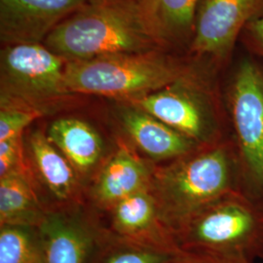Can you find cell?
Here are the masks:
<instances>
[{
  "label": "cell",
  "instance_id": "603a6c76",
  "mask_svg": "<svg viewBox=\"0 0 263 263\" xmlns=\"http://www.w3.org/2000/svg\"><path fill=\"white\" fill-rule=\"evenodd\" d=\"M169 261H170V260H169ZM169 261H168V262H167V263H169Z\"/></svg>",
  "mask_w": 263,
  "mask_h": 263
},
{
  "label": "cell",
  "instance_id": "7c38bea8",
  "mask_svg": "<svg viewBox=\"0 0 263 263\" xmlns=\"http://www.w3.org/2000/svg\"><path fill=\"white\" fill-rule=\"evenodd\" d=\"M148 172L143 163L121 147L105 165L95 187L97 198L105 204H116L132 194L146 190Z\"/></svg>",
  "mask_w": 263,
  "mask_h": 263
},
{
  "label": "cell",
  "instance_id": "5b68a950",
  "mask_svg": "<svg viewBox=\"0 0 263 263\" xmlns=\"http://www.w3.org/2000/svg\"><path fill=\"white\" fill-rule=\"evenodd\" d=\"M261 219L239 194L230 193L191 218L179 230V248L245 257L259 235Z\"/></svg>",
  "mask_w": 263,
  "mask_h": 263
},
{
  "label": "cell",
  "instance_id": "ba28073f",
  "mask_svg": "<svg viewBox=\"0 0 263 263\" xmlns=\"http://www.w3.org/2000/svg\"><path fill=\"white\" fill-rule=\"evenodd\" d=\"M263 15V0H200L190 51L223 61L241 30Z\"/></svg>",
  "mask_w": 263,
  "mask_h": 263
},
{
  "label": "cell",
  "instance_id": "30bf717a",
  "mask_svg": "<svg viewBox=\"0 0 263 263\" xmlns=\"http://www.w3.org/2000/svg\"><path fill=\"white\" fill-rule=\"evenodd\" d=\"M118 116L132 140L154 159L181 158L192 153L198 145L184 135L130 103L119 107Z\"/></svg>",
  "mask_w": 263,
  "mask_h": 263
},
{
  "label": "cell",
  "instance_id": "277c9868",
  "mask_svg": "<svg viewBox=\"0 0 263 263\" xmlns=\"http://www.w3.org/2000/svg\"><path fill=\"white\" fill-rule=\"evenodd\" d=\"M66 62L43 43L7 45L0 52L1 106L43 113L66 97Z\"/></svg>",
  "mask_w": 263,
  "mask_h": 263
},
{
  "label": "cell",
  "instance_id": "7402d4cb",
  "mask_svg": "<svg viewBox=\"0 0 263 263\" xmlns=\"http://www.w3.org/2000/svg\"><path fill=\"white\" fill-rule=\"evenodd\" d=\"M246 28L248 29L254 44L263 55V15L251 22Z\"/></svg>",
  "mask_w": 263,
  "mask_h": 263
},
{
  "label": "cell",
  "instance_id": "3957f363",
  "mask_svg": "<svg viewBox=\"0 0 263 263\" xmlns=\"http://www.w3.org/2000/svg\"><path fill=\"white\" fill-rule=\"evenodd\" d=\"M188 70L164 50H156L67 62L65 82L69 94L129 102L169 86Z\"/></svg>",
  "mask_w": 263,
  "mask_h": 263
},
{
  "label": "cell",
  "instance_id": "7a4b0ae2",
  "mask_svg": "<svg viewBox=\"0 0 263 263\" xmlns=\"http://www.w3.org/2000/svg\"><path fill=\"white\" fill-rule=\"evenodd\" d=\"M235 164L223 145L179 158L153 180L158 214L179 230L202 211L233 193Z\"/></svg>",
  "mask_w": 263,
  "mask_h": 263
},
{
  "label": "cell",
  "instance_id": "6da1fadb",
  "mask_svg": "<svg viewBox=\"0 0 263 263\" xmlns=\"http://www.w3.org/2000/svg\"><path fill=\"white\" fill-rule=\"evenodd\" d=\"M43 44L66 62L165 49L141 0H89Z\"/></svg>",
  "mask_w": 263,
  "mask_h": 263
},
{
  "label": "cell",
  "instance_id": "2e32d148",
  "mask_svg": "<svg viewBox=\"0 0 263 263\" xmlns=\"http://www.w3.org/2000/svg\"><path fill=\"white\" fill-rule=\"evenodd\" d=\"M1 226H30L42 223L36 195L28 179L20 176L0 179Z\"/></svg>",
  "mask_w": 263,
  "mask_h": 263
},
{
  "label": "cell",
  "instance_id": "ac0fdd59",
  "mask_svg": "<svg viewBox=\"0 0 263 263\" xmlns=\"http://www.w3.org/2000/svg\"><path fill=\"white\" fill-rule=\"evenodd\" d=\"M42 114L28 108L1 106L0 109V141L22 136V133L32 121Z\"/></svg>",
  "mask_w": 263,
  "mask_h": 263
},
{
  "label": "cell",
  "instance_id": "8fae6325",
  "mask_svg": "<svg viewBox=\"0 0 263 263\" xmlns=\"http://www.w3.org/2000/svg\"><path fill=\"white\" fill-rule=\"evenodd\" d=\"M47 137L79 172L92 169L101 158L103 141L100 135L80 119H57L50 125Z\"/></svg>",
  "mask_w": 263,
  "mask_h": 263
},
{
  "label": "cell",
  "instance_id": "5bb4252c",
  "mask_svg": "<svg viewBox=\"0 0 263 263\" xmlns=\"http://www.w3.org/2000/svg\"><path fill=\"white\" fill-rule=\"evenodd\" d=\"M39 238L45 263H84L92 243L81 226L59 216L43 219Z\"/></svg>",
  "mask_w": 263,
  "mask_h": 263
},
{
  "label": "cell",
  "instance_id": "8992f818",
  "mask_svg": "<svg viewBox=\"0 0 263 263\" xmlns=\"http://www.w3.org/2000/svg\"><path fill=\"white\" fill-rule=\"evenodd\" d=\"M197 144L217 132L216 107L206 86L192 68L169 86L129 101Z\"/></svg>",
  "mask_w": 263,
  "mask_h": 263
},
{
  "label": "cell",
  "instance_id": "e0dca14e",
  "mask_svg": "<svg viewBox=\"0 0 263 263\" xmlns=\"http://www.w3.org/2000/svg\"><path fill=\"white\" fill-rule=\"evenodd\" d=\"M0 263H45L40 238L28 226H1Z\"/></svg>",
  "mask_w": 263,
  "mask_h": 263
},
{
  "label": "cell",
  "instance_id": "52a82bcc",
  "mask_svg": "<svg viewBox=\"0 0 263 263\" xmlns=\"http://www.w3.org/2000/svg\"><path fill=\"white\" fill-rule=\"evenodd\" d=\"M227 107L247 171L263 187V68L243 59L227 89Z\"/></svg>",
  "mask_w": 263,
  "mask_h": 263
},
{
  "label": "cell",
  "instance_id": "d6986e66",
  "mask_svg": "<svg viewBox=\"0 0 263 263\" xmlns=\"http://www.w3.org/2000/svg\"><path fill=\"white\" fill-rule=\"evenodd\" d=\"M26 170L22 136L0 141V179L20 176L28 179Z\"/></svg>",
  "mask_w": 263,
  "mask_h": 263
},
{
  "label": "cell",
  "instance_id": "9a60e30c",
  "mask_svg": "<svg viewBox=\"0 0 263 263\" xmlns=\"http://www.w3.org/2000/svg\"><path fill=\"white\" fill-rule=\"evenodd\" d=\"M29 146L38 172L49 190L59 199L70 197L76 187L72 165L66 156L49 140L47 135L33 133Z\"/></svg>",
  "mask_w": 263,
  "mask_h": 263
},
{
  "label": "cell",
  "instance_id": "44dd1931",
  "mask_svg": "<svg viewBox=\"0 0 263 263\" xmlns=\"http://www.w3.org/2000/svg\"><path fill=\"white\" fill-rule=\"evenodd\" d=\"M169 263H248L245 257L212 254L178 248Z\"/></svg>",
  "mask_w": 263,
  "mask_h": 263
},
{
  "label": "cell",
  "instance_id": "4fadbf2b",
  "mask_svg": "<svg viewBox=\"0 0 263 263\" xmlns=\"http://www.w3.org/2000/svg\"><path fill=\"white\" fill-rule=\"evenodd\" d=\"M165 48L191 42L200 0H141Z\"/></svg>",
  "mask_w": 263,
  "mask_h": 263
},
{
  "label": "cell",
  "instance_id": "ffe728a7",
  "mask_svg": "<svg viewBox=\"0 0 263 263\" xmlns=\"http://www.w3.org/2000/svg\"><path fill=\"white\" fill-rule=\"evenodd\" d=\"M171 257L168 253L129 244L107 255L103 263H167Z\"/></svg>",
  "mask_w": 263,
  "mask_h": 263
},
{
  "label": "cell",
  "instance_id": "9c48e42d",
  "mask_svg": "<svg viewBox=\"0 0 263 263\" xmlns=\"http://www.w3.org/2000/svg\"><path fill=\"white\" fill-rule=\"evenodd\" d=\"M89 0H0L4 46L44 43L48 35Z\"/></svg>",
  "mask_w": 263,
  "mask_h": 263
}]
</instances>
